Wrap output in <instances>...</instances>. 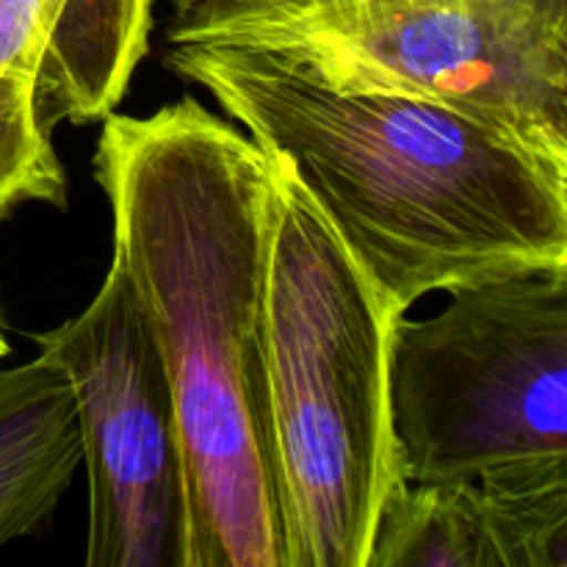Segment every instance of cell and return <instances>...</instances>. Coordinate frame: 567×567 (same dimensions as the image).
I'll list each match as a JSON object with an SVG mask.
<instances>
[{"mask_svg":"<svg viewBox=\"0 0 567 567\" xmlns=\"http://www.w3.org/2000/svg\"><path fill=\"white\" fill-rule=\"evenodd\" d=\"M153 0H0V219L64 208L53 127L103 120L150 48Z\"/></svg>","mask_w":567,"mask_h":567,"instance_id":"52a82bcc","label":"cell"},{"mask_svg":"<svg viewBox=\"0 0 567 567\" xmlns=\"http://www.w3.org/2000/svg\"><path fill=\"white\" fill-rule=\"evenodd\" d=\"M94 181L114 260L155 338L186 460V567H286L260 358L271 161L181 97L105 114Z\"/></svg>","mask_w":567,"mask_h":567,"instance_id":"6da1fadb","label":"cell"},{"mask_svg":"<svg viewBox=\"0 0 567 567\" xmlns=\"http://www.w3.org/2000/svg\"><path fill=\"white\" fill-rule=\"evenodd\" d=\"M365 567H502L491 502L476 480H399L377 518Z\"/></svg>","mask_w":567,"mask_h":567,"instance_id":"9c48e42d","label":"cell"},{"mask_svg":"<svg viewBox=\"0 0 567 567\" xmlns=\"http://www.w3.org/2000/svg\"><path fill=\"white\" fill-rule=\"evenodd\" d=\"M164 59L266 155L286 161L399 308L567 269L563 161L432 100L341 92L264 50L166 42Z\"/></svg>","mask_w":567,"mask_h":567,"instance_id":"7a4b0ae2","label":"cell"},{"mask_svg":"<svg viewBox=\"0 0 567 567\" xmlns=\"http://www.w3.org/2000/svg\"><path fill=\"white\" fill-rule=\"evenodd\" d=\"M81 463L64 371L42 352L0 369V548L53 520Z\"/></svg>","mask_w":567,"mask_h":567,"instance_id":"ba28073f","label":"cell"},{"mask_svg":"<svg viewBox=\"0 0 567 567\" xmlns=\"http://www.w3.org/2000/svg\"><path fill=\"white\" fill-rule=\"evenodd\" d=\"M9 354V341H6V332H3V319H0V360Z\"/></svg>","mask_w":567,"mask_h":567,"instance_id":"30bf717a","label":"cell"},{"mask_svg":"<svg viewBox=\"0 0 567 567\" xmlns=\"http://www.w3.org/2000/svg\"><path fill=\"white\" fill-rule=\"evenodd\" d=\"M177 3H192V0H177Z\"/></svg>","mask_w":567,"mask_h":567,"instance_id":"8fae6325","label":"cell"},{"mask_svg":"<svg viewBox=\"0 0 567 567\" xmlns=\"http://www.w3.org/2000/svg\"><path fill=\"white\" fill-rule=\"evenodd\" d=\"M260 358L286 567H365L399 474L391 358L402 316L277 155Z\"/></svg>","mask_w":567,"mask_h":567,"instance_id":"3957f363","label":"cell"},{"mask_svg":"<svg viewBox=\"0 0 567 567\" xmlns=\"http://www.w3.org/2000/svg\"><path fill=\"white\" fill-rule=\"evenodd\" d=\"M402 316L391 358L399 474L413 485L567 457V269L457 288Z\"/></svg>","mask_w":567,"mask_h":567,"instance_id":"5b68a950","label":"cell"},{"mask_svg":"<svg viewBox=\"0 0 567 567\" xmlns=\"http://www.w3.org/2000/svg\"><path fill=\"white\" fill-rule=\"evenodd\" d=\"M70 382L89 482L86 567H186V460L175 396L131 282L33 336Z\"/></svg>","mask_w":567,"mask_h":567,"instance_id":"8992f818","label":"cell"},{"mask_svg":"<svg viewBox=\"0 0 567 567\" xmlns=\"http://www.w3.org/2000/svg\"><path fill=\"white\" fill-rule=\"evenodd\" d=\"M166 42L238 44L341 92L432 100L567 164V0H192Z\"/></svg>","mask_w":567,"mask_h":567,"instance_id":"277c9868","label":"cell"}]
</instances>
